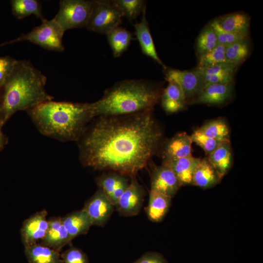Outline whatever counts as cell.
<instances>
[{"label":"cell","mask_w":263,"mask_h":263,"mask_svg":"<svg viewBox=\"0 0 263 263\" xmlns=\"http://www.w3.org/2000/svg\"><path fill=\"white\" fill-rule=\"evenodd\" d=\"M152 112L97 117L77 141L81 164L135 177L155 154L162 139Z\"/></svg>","instance_id":"1"},{"label":"cell","mask_w":263,"mask_h":263,"mask_svg":"<svg viewBox=\"0 0 263 263\" xmlns=\"http://www.w3.org/2000/svg\"><path fill=\"white\" fill-rule=\"evenodd\" d=\"M46 77L29 61L17 60L0 88V120L4 125L17 112L28 111L53 96L45 90Z\"/></svg>","instance_id":"2"},{"label":"cell","mask_w":263,"mask_h":263,"mask_svg":"<svg viewBox=\"0 0 263 263\" xmlns=\"http://www.w3.org/2000/svg\"><path fill=\"white\" fill-rule=\"evenodd\" d=\"M27 112L40 133L63 142H77L94 118L90 103L52 100Z\"/></svg>","instance_id":"3"},{"label":"cell","mask_w":263,"mask_h":263,"mask_svg":"<svg viewBox=\"0 0 263 263\" xmlns=\"http://www.w3.org/2000/svg\"><path fill=\"white\" fill-rule=\"evenodd\" d=\"M160 85L144 79H128L107 89L103 96L90 103L94 118L127 115L152 110L160 98Z\"/></svg>","instance_id":"4"},{"label":"cell","mask_w":263,"mask_h":263,"mask_svg":"<svg viewBox=\"0 0 263 263\" xmlns=\"http://www.w3.org/2000/svg\"><path fill=\"white\" fill-rule=\"evenodd\" d=\"M64 33L60 25L53 19L51 20L46 19L40 25L34 27L28 33L22 34L13 40L5 42L0 46L25 40L39 45L45 49L63 52L64 50L62 43Z\"/></svg>","instance_id":"5"},{"label":"cell","mask_w":263,"mask_h":263,"mask_svg":"<svg viewBox=\"0 0 263 263\" xmlns=\"http://www.w3.org/2000/svg\"><path fill=\"white\" fill-rule=\"evenodd\" d=\"M95 0H62L58 12L53 19L63 31L86 27Z\"/></svg>","instance_id":"6"},{"label":"cell","mask_w":263,"mask_h":263,"mask_svg":"<svg viewBox=\"0 0 263 263\" xmlns=\"http://www.w3.org/2000/svg\"><path fill=\"white\" fill-rule=\"evenodd\" d=\"M122 17L112 0H95L86 28L90 31L107 34L119 26Z\"/></svg>","instance_id":"7"},{"label":"cell","mask_w":263,"mask_h":263,"mask_svg":"<svg viewBox=\"0 0 263 263\" xmlns=\"http://www.w3.org/2000/svg\"><path fill=\"white\" fill-rule=\"evenodd\" d=\"M166 80L177 84L182 90L187 104L193 103L207 85L200 71L195 68L190 71H181L164 68Z\"/></svg>","instance_id":"8"},{"label":"cell","mask_w":263,"mask_h":263,"mask_svg":"<svg viewBox=\"0 0 263 263\" xmlns=\"http://www.w3.org/2000/svg\"><path fill=\"white\" fill-rule=\"evenodd\" d=\"M114 205L100 189L85 203L83 210L91 219L93 225L103 226L112 215Z\"/></svg>","instance_id":"9"},{"label":"cell","mask_w":263,"mask_h":263,"mask_svg":"<svg viewBox=\"0 0 263 263\" xmlns=\"http://www.w3.org/2000/svg\"><path fill=\"white\" fill-rule=\"evenodd\" d=\"M132 181L115 205L120 214L133 216L139 213L145 195L143 187L137 181L135 177Z\"/></svg>","instance_id":"10"},{"label":"cell","mask_w":263,"mask_h":263,"mask_svg":"<svg viewBox=\"0 0 263 263\" xmlns=\"http://www.w3.org/2000/svg\"><path fill=\"white\" fill-rule=\"evenodd\" d=\"M45 210L38 211L25 220L20 229L22 243L24 247L37 243L45 237L49 220Z\"/></svg>","instance_id":"11"},{"label":"cell","mask_w":263,"mask_h":263,"mask_svg":"<svg viewBox=\"0 0 263 263\" xmlns=\"http://www.w3.org/2000/svg\"><path fill=\"white\" fill-rule=\"evenodd\" d=\"M173 170L166 165L156 167L151 177L150 189L172 198L181 187Z\"/></svg>","instance_id":"12"},{"label":"cell","mask_w":263,"mask_h":263,"mask_svg":"<svg viewBox=\"0 0 263 263\" xmlns=\"http://www.w3.org/2000/svg\"><path fill=\"white\" fill-rule=\"evenodd\" d=\"M192 143L190 135L186 132L176 134L163 146L162 153L163 161L176 160L192 155Z\"/></svg>","instance_id":"13"},{"label":"cell","mask_w":263,"mask_h":263,"mask_svg":"<svg viewBox=\"0 0 263 263\" xmlns=\"http://www.w3.org/2000/svg\"><path fill=\"white\" fill-rule=\"evenodd\" d=\"M233 92V83L207 85L193 103L219 105L230 99Z\"/></svg>","instance_id":"14"},{"label":"cell","mask_w":263,"mask_h":263,"mask_svg":"<svg viewBox=\"0 0 263 263\" xmlns=\"http://www.w3.org/2000/svg\"><path fill=\"white\" fill-rule=\"evenodd\" d=\"M42 241L43 244L59 252L71 242L72 240L63 225L61 217L49 220L47 231Z\"/></svg>","instance_id":"15"},{"label":"cell","mask_w":263,"mask_h":263,"mask_svg":"<svg viewBox=\"0 0 263 263\" xmlns=\"http://www.w3.org/2000/svg\"><path fill=\"white\" fill-rule=\"evenodd\" d=\"M146 7L142 12V17L140 22L133 25L135 34L139 43L142 53L151 58L164 68L166 66L159 57L150 32L149 24L146 17Z\"/></svg>","instance_id":"16"},{"label":"cell","mask_w":263,"mask_h":263,"mask_svg":"<svg viewBox=\"0 0 263 263\" xmlns=\"http://www.w3.org/2000/svg\"><path fill=\"white\" fill-rule=\"evenodd\" d=\"M201 160L192 155L176 160L163 161L174 172L181 186L192 184L194 171Z\"/></svg>","instance_id":"17"},{"label":"cell","mask_w":263,"mask_h":263,"mask_svg":"<svg viewBox=\"0 0 263 263\" xmlns=\"http://www.w3.org/2000/svg\"><path fill=\"white\" fill-rule=\"evenodd\" d=\"M160 99L163 110L168 114L183 110L187 104L182 90L177 84L171 81H169L168 86L162 90Z\"/></svg>","instance_id":"18"},{"label":"cell","mask_w":263,"mask_h":263,"mask_svg":"<svg viewBox=\"0 0 263 263\" xmlns=\"http://www.w3.org/2000/svg\"><path fill=\"white\" fill-rule=\"evenodd\" d=\"M207 156L208 161L222 178L229 170L232 163L230 141L221 142Z\"/></svg>","instance_id":"19"},{"label":"cell","mask_w":263,"mask_h":263,"mask_svg":"<svg viewBox=\"0 0 263 263\" xmlns=\"http://www.w3.org/2000/svg\"><path fill=\"white\" fill-rule=\"evenodd\" d=\"M62 222L72 240L80 235L86 234L93 225L89 217L82 209L68 214L62 218Z\"/></svg>","instance_id":"20"},{"label":"cell","mask_w":263,"mask_h":263,"mask_svg":"<svg viewBox=\"0 0 263 263\" xmlns=\"http://www.w3.org/2000/svg\"><path fill=\"white\" fill-rule=\"evenodd\" d=\"M29 263H60L59 252L38 243L24 247Z\"/></svg>","instance_id":"21"},{"label":"cell","mask_w":263,"mask_h":263,"mask_svg":"<svg viewBox=\"0 0 263 263\" xmlns=\"http://www.w3.org/2000/svg\"><path fill=\"white\" fill-rule=\"evenodd\" d=\"M221 179L207 158H204L201 159L194 171L192 184L206 188L215 185Z\"/></svg>","instance_id":"22"},{"label":"cell","mask_w":263,"mask_h":263,"mask_svg":"<svg viewBox=\"0 0 263 263\" xmlns=\"http://www.w3.org/2000/svg\"><path fill=\"white\" fill-rule=\"evenodd\" d=\"M171 199L168 196L150 189L146 209L148 218L153 222L160 221L168 211Z\"/></svg>","instance_id":"23"},{"label":"cell","mask_w":263,"mask_h":263,"mask_svg":"<svg viewBox=\"0 0 263 263\" xmlns=\"http://www.w3.org/2000/svg\"><path fill=\"white\" fill-rule=\"evenodd\" d=\"M215 19L219 26L225 32L248 33L250 18L245 13H230Z\"/></svg>","instance_id":"24"},{"label":"cell","mask_w":263,"mask_h":263,"mask_svg":"<svg viewBox=\"0 0 263 263\" xmlns=\"http://www.w3.org/2000/svg\"><path fill=\"white\" fill-rule=\"evenodd\" d=\"M108 43L115 57L121 56L133 39L132 33L126 29L118 26L106 34Z\"/></svg>","instance_id":"25"},{"label":"cell","mask_w":263,"mask_h":263,"mask_svg":"<svg viewBox=\"0 0 263 263\" xmlns=\"http://www.w3.org/2000/svg\"><path fill=\"white\" fill-rule=\"evenodd\" d=\"M12 14L18 19H21L31 15H35L41 21L44 17L41 5L37 0H11L10 1Z\"/></svg>","instance_id":"26"},{"label":"cell","mask_w":263,"mask_h":263,"mask_svg":"<svg viewBox=\"0 0 263 263\" xmlns=\"http://www.w3.org/2000/svg\"><path fill=\"white\" fill-rule=\"evenodd\" d=\"M198 129L207 136L218 141H230L229 126L222 118L211 120Z\"/></svg>","instance_id":"27"},{"label":"cell","mask_w":263,"mask_h":263,"mask_svg":"<svg viewBox=\"0 0 263 263\" xmlns=\"http://www.w3.org/2000/svg\"><path fill=\"white\" fill-rule=\"evenodd\" d=\"M127 182L128 179L126 176L113 171L103 174L96 178V183L99 189L106 195L110 201L116 189Z\"/></svg>","instance_id":"28"},{"label":"cell","mask_w":263,"mask_h":263,"mask_svg":"<svg viewBox=\"0 0 263 263\" xmlns=\"http://www.w3.org/2000/svg\"><path fill=\"white\" fill-rule=\"evenodd\" d=\"M250 49L248 39L225 46L226 62L238 66L248 56Z\"/></svg>","instance_id":"29"},{"label":"cell","mask_w":263,"mask_h":263,"mask_svg":"<svg viewBox=\"0 0 263 263\" xmlns=\"http://www.w3.org/2000/svg\"><path fill=\"white\" fill-rule=\"evenodd\" d=\"M122 16L129 21L136 19L146 7V1L144 0H113Z\"/></svg>","instance_id":"30"},{"label":"cell","mask_w":263,"mask_h":263,"mask_svg":"<svg viewBox=\"0 0 263 263\" xmlns=\"http://www.w3.org/2000/svg\"><path fill=\"white\" fill-rule=\"evenodd\" d=\"M224 45L218 44L211 50L199 56L197 68L201 69L226 62Z\"/></svg>","instance_id":"31"},{"label":"cell","mask_w":263,"mask_h":263,"mask_svg":"<svg viewBox=\"0 0 263 263\" xmlns=\"http://www.w3.org/2000/svg\"><path fill=\"white\" fill-rule=\"evenodd\" d=\"M218 44L217 36L210 24L200 33L196 41V52L198 56L207 53Z\"/></svg>","instance_id":"32"},{"label":"cell","mask_w":263,"mask_h":263,"mask_svg":"<svg viewBox=\"0 0 263 263\" xmlns=\"http://www.w3.org/2000/svg\"><path fill=\"white\" fill-rule=\"evenodd\" d=\"M217 36L218 44L225 46L248 39L246 33L227 32L224 31L215 19L210 23Z\"/></svg>","instance_id":"33"},{"label":"cell","mask_w":263,"mask_h":263,"mask_svg":"<svg viewBox=\"0 0 263 263\" xmlns=\"http://www.w3.org/2000/svg\"><path fill=\"white\" fill-rule=\"evenodd\" d=\"M192 143L200 147L208 155L219 145L221 142L210 138L198 129L194 131L190 135Z\"/></svg>","instance_id":"34"},{"label":"cell","mask_w":263,"mask_h":263,"mask_svg":"<svg viewBox=\"0 0 263 263\" xmlns=\"http://www.w3.org/2000/svg\"><path fill=\"white\" fill-rule=\"evenodd\" d=\"M238 66L227 62L220 63L209 67L198 69L203 75L235 74Z\"/></svg>","instance_id":"35"},{"label":"cell","mask_w":263,"mask_h":263,"mask_svg":"<svg viewBox=\"0 0 263 263\" xmlns=\"http://www.w3.org/2000/svg\"><path fill=\"white\" fill-rule=\"evenodd\" d=\"M60 263H89V260L81 250L71 246L60 254Z\"/></svg>","instance_id":"36"},{"label":"cell","mask_w":263,"mask_h":263,"mask_svg":"<svg viewBox=\"0 0 263 263\" xmlns=\"http://www.w3.org/2000/svg\"><path fill=\"white\" fill-rule=\"evenodd\" d=\"M17 61L9 56H0V88L11 74Z\"/></svg>","instance_id":"37"},{"label":"cell","mask_w":263,"mask_h":263,"mask_svg":"<svg viewBox=\"0 0 263 263\" xmlns=\"http://www.w3.org/2000/svg\"><path fill=\"white\" fill-rule=\"evenodd\" d=\"M135 263H164L159 256L152 253H148L143 256Z\"/></svg>","instance_id":"38"},{"label":"cell","mask_w":263,"mask_h":263,"mask_svg":"<svg viewBox=\"0 0 263 263\" xmlns=\"http://www.w3.org/2000/svg\"><path fill=\"white\" fill-rule=\"evenodd\" d=\"M3 124L0 120V151H1L8 142V138L2 132Z\"/></svg>","instance_id":"39"}]
</instances>
